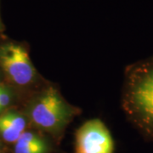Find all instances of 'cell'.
<instances>
[{
	"label": "cell",
	"mask_w": 153,
	"mask_h": 153,
	"mask_svg": "<svg viewBox=\"0 0 153 153\" xmlns=\"http://www.w3.org/2000/svg\"><path fill=\"white\" fill-rule=\"evenodd\" d=\"M3 30H4V25L1 22V19H0V31H3Z\"/></svg>",
	"instance_id": "ba28073f"
},
{
	"label": "cell",
	"mask_w": 153,
	"mask_h": 153,
	"mask_svg": "<svg viewBox=\"0 0 153 153\" xmlns=\"http://www.w3.org/2000/svg\"><path fill=\"white\" fill-rule=\"evenodd\" d=\"M30 126L26 114L14 111L0 113V137L6 143L15 144Z\"/></svg>",
	"instance_id": "8992f818"
},
{
	"label": "cell",
	"mask_w": 153,
	"mask_h": 153,
	"mask_svg": "<svg viewBox=\"0 0 153 153\" xmlns=\"http://www.w3.org/2000/svg\"><path fill=\"white\" fill-rule=\"evenodd\" d=\"M122 106L132 123L153 140V57L127 67Z\"/></svg>",
	"instance_id": "6da1fadb"
},
{
	"label": "cell",
	"mask_w": 153,
	"mask_h": 153,
	"mask_svg": "<svg viewBox=\"0 0 153 153\" xmlns=\"http://www.w3.org/2000/svg\"><path fill=\"white\" fill-rule=\"evenodd\" d=\"M114 151L112 135L100 119H90L76 129L75 153H114Z\"/></svg>",
	"instance_id": "277c9868"
},
{
	"label": "cell",
	"mask_w": 153,
	"mask_h": 153,
	"mask_svg": "<svg viewBox=\"0 0 153 153\" xmlns=\"http://www.w3.org/2000/svg\"><path fill=\"white\" fill-rule=\"evenodd\" d=\"M81 109L70 104L58 88L51 83L42 84L29 100L27 115L31 127L60 143L67 126Z\"/></svg>",
	"instance_id": "7a4b0ae2"
},
{
	"label": "cell",
	"mask_w": 153,
	"mask_h": 153,
	"mask_svg": "<svg viewBox=\"0 0 153 153\" xmlns=\"http://www.w3.org/2000/svg\"><path fill=\"white\" fill-rule=\"evenodd\" d=\"M13 99L11 91L5 86L0 85V113L10 105Z\"/></svg>",
	"instance_id": "52a82bcc"
},
{
	"label": "cell",
	"mask_w": 153,
	"mask_h": 153,
	"mask_svg": "<svg viewBox=\"0 0 153 153\" xmlns=\"http://www.w3.org/2000/svg\"><path fill=\"white\" fill-rule=\"evenodd\" d=\"M55 143L33 128H29L14 144V153H53Z\"/></svg>",
	"instance_id": "5b68a950"
},
{
	"label": "cell",
	"mask_w": 153,
	"mask_h": 153,
	"mask_svg": "<svg viewBox=\"0 0 153 153\" xmlns=\"http://www.w3.org/2000/svg\"><path fill=\"white\" fill-rule=\"evenodd\" d=\"M0 67L15 85L22 88L41 86L38 72L22 44L6 43L0 45Z\"/></svg>",
	"instance_id": "3957f363"
}]
</instances>
